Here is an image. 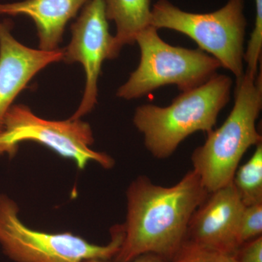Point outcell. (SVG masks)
<instances>
[{"label":"cell","instance_id":"1","mask_svg":"<svg viewBox=\"0 0 262 262\" xmlns=\"http://www.w3.org/2000/svg\"><path fill=\"white\" fill-rule=\"evenodd\" d=\"M208 194L194 170L171 187L138 177L127 189L123 242L113 259L127 261L153 254L171 261L187 239L192 215Z\"/></svg>","mask_w":262,"mask_h":262},{"label":"cell","instance_id":"9","mask_svg":"<svg viewBox=\"0 0 262 262\" xmlns=\"http://www.w3.org/2000/svg\"><path fill=\"white\" fill-rule=\"evenodd\" d=\"M245 207L232 182L208 193L191 218L186 241L235 255L239 248L237 232Z\"/></svg>","mask_w":262,"mask_h":262},{"label":"cell","instance_id":"13","mask_svg":"<svg viewBox=\"0 0 262 262\" xmlns=\"http://www.w3.org/2000/svg\"><path fill=\"white\" fill-rule=\"evenodd\" d=\"M232 183L245 206L262 203V143L247 163L236 170Z\"/></svg>","mask_w":262,"mask_h":262},{"label":"cell","instance_id":"3","mask_svg":"<svg viewBox=\"0 0 262 262\" xmlns=\"http://www.w3.org/2000/svg\"><path fill=\"white\" fill-rule=\"evenodd\" d=\"M261 108V70L257 75L245 70L236 80L234 106L227 120L208 133L204 144L191 158L192 170L208 193L230 184L246 151L262 143L256 127Z\"/></svg>","mask_w":262,"mask_h":262},{"label":"cell","instance_id":"10","mask_svg":"<svg viewBox=\"0 0 262 262\" xmlns=\"http://www.w3.org/2000/svg\"><path fill=\"white\" fill-rule=\"evenodd\" d=\"M10 19L0 20V126L33 77L48 66L63 60V49L45 51L24 46L12 34Z\"/></svg>","mask_w":262,"mask_h":262},{"label":"cell","instance_id":"8","mask_svg":"<svg viewBox=\"0 0 262 262\" xmlns=\"http://www.w3.org/2000/svg\"><path fill=\"white\" fill-rule=\"evenodd\" d=\"M72 38L63 49L68 64L79 63L85 73L82 101L71 120H79L91 113L98 102V82L105 60L113 59L114 36L110 32L103 0H91L71 26Z\"/></svg>","mask_w":262,"mask_h":262},{"label":"cell","instance_id":"2","mask_svg":"<svg viewBox=\"0 0 262 262\" xmlns=\"http://www.w3.org/2000/svg\"><path fill=\"white\" fill-rule=\"evenodd\" d=\"M232 84L229 76L216 74L195 89L182 92L165 107L150 103L138 106L133 122L144 136L148 151L157 159H166L188 136L213 130L229 102Z\"/></svg>","mask_w":262,"mask_h":262},{"label":"cell","instance_id":"4","mask_svg":"<svg viewBox=\"0 0 262 262\" xmlns=\"http://www.w3.org/2000/svg\"><path fill=\"white\" fill-rule=\"evenodd\" d=\"M140 62L128 80L119 88L117 96L139 99L155 90L175 84L182 92L201 85L216 75L220 62L206 52L171 46L149 26L136 37Z\"/></svg>","mask_w":262,"mask_h":262},{"label":"cell","instance_id":"11","mask_svg":"<svg viewBox=\"0 0 262 262\" xmlns=\"http://www.w3.org/2000/svg\"><path fill=\"white\" fill-rule=\"evenodd\" d=\"M91 0H21L0 3V15H25L37 29L39 49H59L67 24L78 14Z\"/></svg>","mask_w":262,"mask_h":262},{"label":"cell","instance_id":"15","mask_svg":"<svg viewBox=\"0 0 262 262\" xmlns=\"http://www.w3.org/2000/svg\"><path fill=\"white\" fill-rule=\"evenodd\" d=\"M261 234L262 203L245 207L237 232L239 247L246 243L261 237Z\"/></svg>","mask_w":262,"mask_h":262},{"label":"cell","instance_id":"6","mask_svg":"<svg viewBox=\"0 0 262 262\" xmlns=\"http://www.w3.org/2000/svg\"><path fill=\"white\" fill-rule=\"evenodd\" d=\"M17 203L0 194V246L14 262H84L113 259L124 239L122 225L111 228V239L93 244L72 232L48 233L24 225Z\"/></svg>","mask_w":262,"mask_h":262},{"label":"cell","instance_id":"7","mask_svg":"<svg viewBox=\"0 0 262 262\" xmlns=\"http://www.w3.org/2000/svg\"><path fill=\"white\" fill-rule=\"evenodd\" d=\"M94 141L91 125L81 119L46 120L26 105L13 104L0 126V157L8 155L13 158L21 143L34 141L73 160L80 170L91 162L105 169L113 168L115 160L111 156L91 149Z\"/></svg>","mask_w":262,"mask_h":262},{"label":"cell","instance_id":"5","mask_svg":"<svg viewBox=\"0 0 262 262\" xmlns=\"http://www.w3.org/2000/svg\"><path fill=\"white\" fill-rule=\"evenodd\" d=\"M244 10V0H228L220 9L208 13H190L168 0H158L151 7L150 25L158 30L170 29L190 37L200 49L213 56L239 80L245 72L248 23Z\"/></svg>","mask_w":262,"mask_h":262},{"label":"cell","instance_id":"14","mask_svg":"<svg viewBox=\"0 0 262 262\" xmlns=\"http://www.w3.org/2000/svg\"><path fill=\"white\" fill-rule=\"evenodd\" d=\"M170 262H237L235 255L186 241Z\"/></svg>","mask_w":262,"mask_h":262},{"label":"cell","instance_id":"16","mask_svg":"<svg viewBox=\"0 0 262 262\" xmlns=\"http://www.w3.org/2000/svg\"><path fill=\"white\" fill-rule=\"evenodd\" d=\"M235 257L237 262H262V237L246 243L239 248Z\"/></svg>","mask_w":262,"mask_h":262},{"label":"cell","instance_id":"17","mask_svg":"<svg viewBox=\"0 0 262 262\" xmlns=\"http://www.w3.org/2000/svg\"><path fill=\"white\" fill-rule=\"evenodd\" d=\"M84 262H168L165 261L163 258L159 257V256H155L153 254H146L143 256H139V257L134 258V259L130 260L127 261H118L114 259L110 260H101V259H93L89 260Z\"/></svg>","mask_w":262,"mask_h":262},{"label":"cell","instance_id":"12","mask_svg":"<svg viewBox=\"0 0 262 262\" xmlns=\"http://www.w3.org/2000/svg\"><path fill=\"white\" fill-rule=\"evenodd\" d=\"M108 21L115 22L113 56L117 58L124 46L134 45L138 34L151 22V0H103Z\"/></svg>","mask_w":262,"mask_h":262},{"label":"cell","instance_id":"18","mask_svg":"<svg viewBox=\"0 0 262 262\" xmlns=\"http://www.w3.org/2000/svg\"><path fill=\"white\" fill-rule=\"evenodd\" d=\"M256 17L253 32L256 34L262 33V0H254Z\"/></svg>","mask_w":262,"mask_h":262}]
</instances>
